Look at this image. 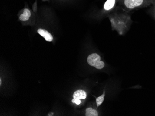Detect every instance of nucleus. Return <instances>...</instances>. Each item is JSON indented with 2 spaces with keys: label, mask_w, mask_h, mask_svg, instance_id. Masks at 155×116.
Instances as JSON below:
<instances>
[{
  "label": "nucleus",
  "mask_w": 155,
  "mask_h": 116,
  "mask_svg": "<svg viewBox=\"0 0 155 116\" xmlns=\"http://www.w3.org/2000/svg\"><path fill=\"white\" fill-rule=\"evenodd\" d=\"M2 84V80L1 79H0V85H1Z\"/></svg>",
  "instance_id": "9d476101"
},
{
  "label": "nucleus",
  "mask_w": 155,
  "mask_h": 116,
  "mask_svg": "<svg viewBox=\"0 0 155 116\" xmlns=\"http://www.w3.org/2000/svg\"><path fill=\"white\" fill-rule=\"evenodd\" d=\"M155 0H118L119 8L129 11L152 4Z\"/></svg>",
  "instance_id": "f257e3e1"
},
{
  "label": "nucleus",
  "mask_w": 155,
  "mask_h": 116,
  "mask_svg": "<svg viewBox=\"0 0 155 116\" xmlns=\"http://www.w3.org/2000/svg\"><path fill=\"white\" fill-rule=\"evenodd\" d=\"M37 33L40 34L42 37H43L45 39L46 41H48V42H51L53 40V36L51 35V34L49 33L48 31L44 29H38Z\"/></svg>",
  "instance_id": "39448f33"
},
{
  "label": "nucleus",
  "mask_w": 155,
  "mask_h": 116,
  "mask_svg": "<svg viewBox=\"0 0 155 116\" xmlns=\"http://www.w3.org/2000/svg\"><path fill=\"white\" fill-rule=\"evenodd\" d=\"M31 16V12L28 8H25L23 10V13L19 17V19L21 21H26L29 20V18Z\"/></svg>",
  "instance_id": "423d86ee"
},
{
  "label": "nucleus",
  "mask_w": 155,
  "mask_h": 116,
  "mask_svg": "<svg viewBox=\"0 0 155 116\" xmlns=\"http://www.w3.org/2000/svg\"><path fill=\"white\" fill-rule=\"evenodd\" d=\"M53 113L51 112V113H49V114H48V116H53Z\"/></svg>",
  "instance_id": "1a4fd4ad"
},
{
  "label": "nucleus",
  "mask_w": 155,
  "mask_h": 116,
  "mask_svg": "<svg viewBox=\"0 0 155 116\" xmlns=\"http://www.w3.org/2000/svg\"><path fill=\"white\" fill-rule=\"evenodd\" d=\"M87 63L91 66L94 67L96 69L101 70L104 67V63L101 61V58L99 55L94 53L88 56Z\"/></svg>",
  "instance_id": "f03ea898"
},
{
  "label": "nucleus",
  "mask_w": 155,
  "mask_h": 116,
  "mask_svg": "<svg viewBox=\"0 0 155 116\" xmlns=\"http://www.w3.org/2000/svg\"><path fill=\"white\" fill-rule=\"evenodd\" d=\"M87 94L86 92L83 90H78L73 94V99L72 100L73 103L79 105L81 103V99H86Z\"/></svg>",
  "instance_id": "7ed1b4c3"
},
{
  "label": "nucleus",
  "mask_w": 155,
  "mask_h": 116,
  "mask_svg": "<svg viewBox=\"0 0 155 116\" xmlns=\"http://www.w3.org/2000/svg\"><path fill=\"white\" fill-rule=\"evenodd\" d=\"M118 0H107L104 5L103 9L106 12H110L114 9L118 5Z\"/></svg>",
  "instance_id": "20e7f679"
},
{
  "label": "nucleus",
  "mask_w": 155,
  "mask_h": 116,
  "mask_svg": "<svg viewBox=\"0 0 155 116\" xmlns=\"http://www.w3.org/2000/svg\"><path fill=\"white\" fill-rule=\"evenodd\" d=\"M85 116H98V113L95 109H93L91 107H89L86 109Z\"/></svg>",
  "instance_id": "0eeeda50"
},
{
  "label": "nucleus",
  "mask_w": 155,
  "mask_h": 116,
  "mask_svg": "<svg viewBox=\"0 0 155 116\" xmlns=\"http://www.w3.org/2000/svg\"><path fill=\"white\" fill-rule=\"evenodd\" d=\"M105 97V91H104L103 93L100 96L96 99L97 106L99 107L103 103Z\"/></svg>",
  "instance_id": "6e6552de"
},
{
  "label": "nucleus",
  "mask_w": 155,
  "mask_h": 116,
  "mask_svg": "<svg viewBox=\"0 0 155 116\" xmlns=\"http://www.w3.org/2000/svg\"></svg>",
  "instance_id": "9b49d317"
}]
</instances>
